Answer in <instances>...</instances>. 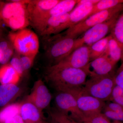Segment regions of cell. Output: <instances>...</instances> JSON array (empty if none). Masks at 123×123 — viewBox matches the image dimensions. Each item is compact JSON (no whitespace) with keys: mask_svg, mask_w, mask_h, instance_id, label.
<instances>
[{"mask_svg":"<svg viewBox=\"0 0 123 123\" xmlns=\"http://www.w3.org/2000/svg\"><path fill=\"white\" fill-rule=\"evenodd\" d=\"M89 68L79 69L49 66L45 71V80L57 92L69 93L75 98L80 94L86 84Z\"/></svg>","mask_w":123,"mask_h":123,"instance_id":"1","label":"cell"},{"mask_svg":"<svg viewBox=\"0 0 123 123\" xmlns=\"http://www.w3.org/2000/svg\"><path fill=\"white\" fill-rule=\"evenodd\" d=\"M30 0L0 1V27L4 26L15 31L30 25L27 5Z\"/></svg>","mask_w":123,"mask_h":123,"instance_id":"2","label":"cell"},{"mask_svg":"<svg viewBox=\"0 0 123 123\" xmlns=\"http://www.w3.org/2000/svg\"><path fill=\"white\" fill-rule=\"evenodd\" d=\"M89 75V79L86 80L80 94L91 96L105 102L110 101L112 90L116 85L114 76L98 75L90 70Z\"/></svg>","mask_w":123,"mask_h":123,"instance_id":"3","label":"cell"},{"mask_svg":"<svg viewBox=\"0 0 123 123\" xmlns=\"http://www.w3.org/2000/svg\"><path fill=\"white\" fill-rule=\"evenodd\" d=\"M8 37L18 54L36 57L39 50V40L33 31L25 28L10 32Z\"/></svg>","mask_w":123,"mask_h":123,"instance_id":"4","label":"cell"},{"mask_svg":"<svg viewBox=\"0 0 123 123\" xmlns=\"http://www.w3.org/2000/svg\"><path fill=\"white\" fill-rule=\"evenodd\" d=\"M45 55L51 64H56L72 53L75 39L64 34L47 37Z\"/></svg>","mask_w":123,"mask_h":123,"instance_id":"5","label":"cell"},{"mask_svg":"<svg viewBox=\"0 0 123 123\" xmlns=\"http://www.w3.org/2000/svg\"><path fill=\"white\" fill-rule=\"evenodd\" d=\"M123 8V4H120L111 8L94 14L84 21L68 28L63 34L76 39L78 36L84 34L92 27L110 20L121 13Z\"/></svg>","mask_w":123,"mask_h":123,"instance_id":"6","label":"cell"},{"mask_svg":"<svg viewBox=\"0 0 123 123\" xmlns=\"http://www.w3.org/2000/svg\"><path fill=\"white\" fill-rule=\"evenodd\" d=\"M120 14L110 20L92 27L85 32L81 37L76 39L72 52L81 46H91L106 37L107 35L111 32Z\"/></svg>","mask_w":123,"mask_h":123,"instance_id":"7","label":"cell"},{"mask_svg":"<svg viewBox=\"0 0 123 123\" xmlns=\"http://www.w3.org/2000/svg\"><path fill=\"white\" fill-rule=\"evenodd\" d=\"M55 98L56 110L80 123H87V118L79 109L74 97L67 92H57Z\"/></svg>","mask_w":123,"mask_h":123,"instance_id":"8","label":"cell"},{"mask_svg":"<svg viewBox=\"0 0 123 123\" xmlns=\"http://www.w3.org/2000/svg\"><path fill=\"white\" fill-rule=\"evenodd\" d=\"M90 46H83L76 49L66 58L53 65L62 68L84 69L89 68Z\"/></svg>","mask_w":123,"mask_h":123,"instance_id":"9","label":"cell"},{"mask_svg":"<svg viewBox=\"0 0 123 123\" xmlns=\"http://www.w3.org/2000/svg\"><path fill=\"white\" fill-rule=\"evenodd\" d=\"M69 13L52 16L35 30L41 36L46 38L56 35L69 28Z\"/></svg>","mask_w":123,"mask_h":123,"instance_id":"10","label":"cell"},{"mask_svg":"<svg viewBox=\"0 0 123 123\" xmlns=\"http://www.w3.org/2000/svg\"><path fill=\"white\" fill-rule=\"evenodd\" d=\"M51 99V94L48 88L43 81L39 79L35 82L26 101L33 104L42 112L50 105Z\"/></svg>","mask_w":123,"mask_h":123,"instance_id":"11","label":"cell"},{"mask_svg":"<svg viewBox=\"0 0 123 123\" xmlns=\"http://www.w3.org/2000/svg\"><path fill=\"white\" fill-rule=\"evenodd\" d=\"M80 110L87 119L101 112L105 105V102L94 97L79 94L75 97Z\"/></svg>","mask_w":123,"mask_h":123,"instance_id":"12","label":"cell"},{"mask_svg":"<svg viewBox=\"0 0 123 123\" xmlns=\"http://www.w3.org/2000/svg\"><path fill=\"white\" fill-rule=\"evenodd\" d=\"M79 1L76 0H61L55 7L40 15L30 25L35 29L51 17L69 13Z\"/></svg>","mask_w":123,"mask_h":123,"instance_id":"13","label":"cell"},{"mask_svg":"<svg viewBox=\"0 0 123 123\" xmlns=\"http://www.w3.org/2000/svg\"><path fill=\"white\" fill-rule=\"evenodd\" d=\"M61 0H30L27 5L30 25L40 15L50 10Z\"/></svg>","mask_w":123,"mask_h":123,"instance_id":"14","label":"cell"},{"mask_svg":"<svg viewBox=\"0 0 123 123\" xmlns=\"http://www.w3.org/2000/svg\"><path fill=\"white\" fill-rule=\"evenodd\" d=\"M20 115L24 123H40L43 122L42 112L35 105L27 101L21 103Z\"/></svg>","mask_w":123,"mask_h":123,"instance_id":"15","label":"cell"},{"mask_svg":"<svg viewBox=\"0 0 123 123\" xmlns=\"http://www.w3.org/2000/svg\"><path fill=\"white\" fill-rule=\"evenodd\" d=\"M116 64L105 54L92 61L89 63L90 66L93 69V71L91 72L99 75L110 74Z\"/></svg>","mask_w":123,"mask_h":123,"instance_id":"16","label":"cell"},{"mask_svg":"<svg viewBox=\"0 0 123 123\" xmlns=\"http://www.w3.org/2000/svg\"><path fill=\"white\" fill-rule=\"evenodd\" d=\"M94 5L86 3L77 5L74 10L69 13V28L87 18Z\"/></svg>","mask_w":123,"mask_h":123,"instance_id":"17","label":"cell"},{"mask_svg":"<svg viewBox=\"0 0 123 123\" xmlns=\"http://www.w3.org/2000/svg\"><path fill=\"white\" fill-rule=\"evenodd\" d=\"M20 88L17 85L1 84L0 85V107H3L9 103L19 94Z\"/></svg>","mask_w":123,"mask_h":123,"instance_id":"18","label":"cell"},{"mask_svg":"<svg viewBox=\"0 0 123 123\" xmlns=\"http://www.w3.org/2000/svg\"><path fill=\"white\" fill-rule=\"evenodd\" d=\"M21 77L9 64L3 65L0 68V83L1 84L17 85Z\"/></svg>","mask_w":123,"mask_h":123,"instance_id":"19","label":"cell"},{"mask_svg":"<svg viewBox=\"0 0 123 123\" xmlns=\"http://www.w3.org/2000/svg\"><path fill=\"white\" fill-rule=\"evenodd\" d=\"M123 47L111 37L109 40L105 53L115 64L120 60L123 56Z\"/></svg>","mask_w":123,"mask_h":123,"instance_id":"20","label":"cell"},{"mask_svg":"<svg viewBox=\"0 0 123 123\" xmlns=\"http://www.w3.org/2000/svg\"><path fill=\"white\" fill-rule=\"evenodd\" d=\"M111 35L106 36L90 46V61L103 55L105 53Z\"/></svg>","mask_w":123,"mask_h":123,"instance_id":"21","label":"cell"},{"mask_svg":"<svg viewBox=\"0 0 123 123\" xmlns=\"http://www.w3.org/2000/svg\"><path fill=\"white\" fill-rule=\"evenodd\" d=\"M14 50L12 44L9 40H2L0 42V63L4 65L7 64L14 53Z\"/></svg>","mask_w":123,"mask_h":123,"instance_id":"22","label":"cell"},{"mask_svg":"<svg viewBox=\"0 0 123 123\" xmlns=\"http://www.w3.org/2000/svg\"><path fill=\"white\" fill-rule=\"evenodd\" d=\"M21 103L9 104L0 110V123H4L7 119L20 114Z\"/></svg>","mask_w":123,"mask_h":123,"instance_id":"23","label":"cell"},{"mask_svg":"<svg viewBox=\"0 0 123 123\" xmlns=\"http://www.w3.org/2000/svg\"><path fill=\"white\" fill-rule=\"evenodd\" d=\"M112 38L123 47V14L120 13L111 31Z\"/></svg>","mask_w":123,"mask_h":123,"instance_id":"24","label":"cell"},{"mask_svg":"<svg viewBox=\"0 0 123 123\" xmlns=\"http://www.w3.org/2000/svg\"><path fill=\"white\" fill-rule=\"evenodd\" d=\"M123 1L121 0H99L98 2L94 5L88 17L98 12L111 8L120 4H123Z\"/></svg>","mask_w":123,"mask_h":123,"instance_id":"25","label":"cell"},{"mask_svg":"<svg viewBox=\"0 0 123 123\" xmlns=\"http://www.w3.org/2000/svg\"><path fill=\"white\" fill-rule=\"evenodd\" d=\"M49 114L51 120V123H77V121L56 108L50 110Z\"/></svg>","mask_w":123,"mask_h":123,"instance_id":"26","label":"cell"},{"mask_svg":"<svg viewBox=\"0 0 123 123\" xmlns=\"http://www.w3.org/2000/svg\"><path fill=\"white\" fill-rule=\"evenodd\" d=\"M123 106V88L116 85L112 90L110 101Z\"/></svg>","mask_w":123,"mask_h":123,"instance_id":"27","label":"cell"},{"mask_svg":"<svg viewBox=\"0 0 123 123\" xmlns=\"http://www.w3.org/2000/svg\"><path fill=\"white\" fill-rule=\"evenodd\" d=\"M9 64L20 76L22 77L24 72L20 62V55L18 54L17 53L15 55H13L12 57L11 58Z\"/></svg>","mask_w":123,"mask_h":123,"instance_id":"28","label":"cell"},{"mask_svg":"<svg viewBox=\"0 0 123 123\" xmlns=\"http://www.w3.org/2000/svg\"><path fill=\"white\" fill-rule=\"evenodd\" d=\"M35 57L20 55V62L24 73L28 71L33 65Z\"/></svg>","mask_w":123,"mask_h":123,"instance_id":"29","label":"cell"},{"mask_svg":"<svg viewBox=\"0 0 123 123\" xmlns=\"http://www.w3.org/2000/svg\"><path fill=\"white\" fill-rule=\"evenodd\" d=\"M87 123H111L108 119L102 112L92 116L87 119Z\"/></svg>","mask_w":123,"mask_h":123,"instance_id":"30","label":"cell"},{"mask_svg":"<svg viewBox=\"0 0 123 123\" xmlns=\"http://www.w3.org/2000/svg\"><path fill=\"white\" fill-rule=\"evenodd\" d=\"M123 107L121 105L116 103L114 102H111L110 101H108L107 103H105V105L104 108L123 115Z\"/></svg>","mask_w":123,"mask_h":123,"instance_id":"31","label":"cell"},{"mask_svg":"<svg viewBox=\"0 0 123 123\" xmlns=\"http://www.w3.org/2000/svg\"><path fill=\"white\" fill-rule=\"evenodd\" d=\"M103 114L108 118L114 120V121H123V115L118 114L111 110L104 108Z\"/></svg>","mask_w":123,"mask_h":123,"instance_id":"32","label":"cell"},{"mask_svg":"<svg viewBox=\"0 0 123 123\" xmlns=\"http://www.w3.org/2000/svg\"><path fill=\"white\" fill-rule=\"evenodd\" d=\"M115 83L116 86L123 88V64H121L114 76Z\"/></svg>","mask_w":123,"mask_h":123,"instance_id":"33","label":"cell"},{"mask_svg":"<svg viewBox=\"0 0 123 123\" xmlns=\"http://www.w3.org/2000/svg\"><path fill=\"white\" fill-rule=\"evenodd\" d=\"M4 123H24L20 114L9 118L5 121Z\"/></svg>","mask_w":123,"mask_h":123,"instance_id":"34","label":"cell"},{"mask_svg":"<svg viewBox=\"0 0 123 123\" xmlns=\"http://www.w3.org/2000/svg\"><path fill=\"white\" fill-rule=\"evenodd\" d=\"M99 0H79V2L77 3V5L82 4H91L94 5L99 1Z\"/></svg>","mask_w":123,"mask_h":123,"instance_id":"35","label":"cell"},{"mask_svg":"<svg viewBox=\"0 0 123 123\" xmlns=\"http://www.w3.org/2000/svg\"><path fill=\"white\" fill-rule=\"evenodd\" d=\"M3 39V33L2 29L0 27V42Z\"/></svg>","mask_w":123,"mask_h":123,"instance_id":"36","label":"cell"},{"mask_svg":"<svg viewBox=\"0 0 123 123\" xmlns=\"http://www.w3.org/2000/svg\"><path fill=\"white\" fill-rule=\"evenodd\" d=\"M123 123L121 121H114L113 123Z\"/></svg>","mask_w":123,"mask_h":123,"instance_id":"37","label":"cell"},{"mask_svg":"<svg viewBox=\"0 0 123 123\" xmlns=\"http://www.w3.org/2000/svg\"><path fill=\"white\" fill-rule=\"evenodd\" d=\"M77 123H80V122H77Z\"/></svg>","mask_w":123,"mask_h":123,"instance_id":"38","label":"cell"},{"mask_svg":"<svg viewBox=\"0 0 123 123\" xmlns=\"http://www.w3.org/2000/svg\"><path fill=\"white\" fill-rule=\"evenodd\" d=\"M1 60V56H0V61Z\"/></svg>","mask_w":123,"mask_h":123,"instance_id":"39","label":"cell"},{"mask_svg":"<svg viewBox=\"0 0 123 123\" xmlns=\"http://www.w3.org/2000/svg\"><path fill=\"white\" fill-rule=\"evenodd\" d=\"M43 123H45V122H43Z\"/></svg>","mask_w":123,"mask_h":123,"instance_id":"40","label":"cell"},{"mask_svg":"<svg viewBox=\"0 0 123 123\" xmlns=\"http://www.w3.org/2000/svg\"><path fill=\"white\" fill-rule=\"evenodd\" d=\"M43 123V122H42V123Z\"/></svg>","mask_w":123,"mask_h":123,"instance_id":"41","label":"cell"}]
</instances>
